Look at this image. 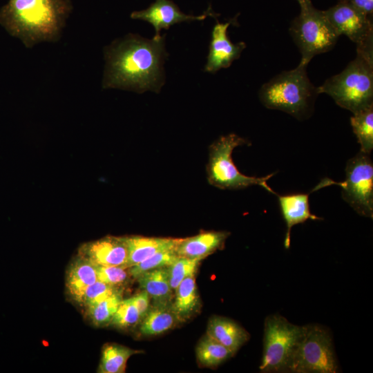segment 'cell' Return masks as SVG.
<instances>
[{"mask_svg":"<svg viewBox=\"0 0 373 373\" xmlns=\"http://www.w3.org/2000/svg\"><path fill=\"white\" fill-rule=\"evenodd\" d=\"M287 371L296 373H335L338 365L329 333L318 325H305Z\"/></svg>","mask_w":373,"mask_h":373,"instance_id":"cell-9","label":"cell"},{"mask_svg":"<svg viewBox=\"0 0 373 373\" xmlns=\"http://www.w3.org/2000/svg\"><path fill=\"white\" fill-rule=\"evenodd\" d=\"M136 279L140 289L149 295L153 305L171 304L173 289L169 283L167 267L147 271Z\"/></svg>","mask_w":373,"mask_h":373,"instance_id":"cell-19","label":"cell"},{"mask_svg":"<svg viewBox=\"0 0 373 373\" xmlns=\"http://www.w3.org/2000/svg\"><path fill=\"white\" fill-rule=\"evenodd\" d=\"M128 250L127 268L132 267L156 253L173 249L180 238L124 236Z\"/></svg>","mask_w":373,"mask_h":373,"instance_id":"cell-16","label":"cell"},{"mask_svg":"<svg viewBox=\"0 0 373 373\" xmlns=\"http://www.w3.org/2000/svg\"><path fill=\"white\" fill-rule=\"evenodd\" d=\"M230 235L227 231H204L198 235L180 238L175 248L180 257L202 260L221 249Z\"/></svg>","mask_w":373,"mask_h":373,"instance_id":"cell-14","label":"cell"},{"mask_svg":"<svg viewBox=\"0 0 373 373\" xmlns=\"http://www.w3.org/2000/svg\"><path fill=\"white\" fill-rule=\"evenodd\" d=\"M142 352L117 344L107 343L102 351V357L97 369L99 373H123L128 359L133 354Z\"/></svg>","mask_w":373,"mask_h":373,"instance_id":"cell-22","label":"cell"},{"mask_svg":"<svg viewBox=\"0 0 373 373\" xmlns=\"http://www.w3.org/2000/svg\"><path fill=\"white\" fill-rule=\"evenodd\" d=\"M165 36L151 39L128 34L104 49L103 88L160 92L164 84L163 64L168 55Z\"/></svg>","mask_w":373,"mask_h":373,"instance_id":"cell-1","label":"cell"},{"mask_svg":"<svg viewBox=\"0 0 373 373\" xmlns=\"http://www.w3.org/2000/svg\"><path fill=\"white\" fill-rule=\"evenodd\" d=\"M122 300V291L86 307V314L96 327L111 324L113 316Z\"/></svg>","mask_w":373,"mask_h":373,"instance_id":"cell-25","label":"cell"},{"mask_svg":"<svg viewBox=\"0 0 373 373\" xmlns=\"http://www.w3.org/2000/svg\"><path fill=\"white\" fill-rule=\"evenodd\" d=\"M142 320L140 312L131 298L122 299L119 303L111 324L122 329H126L138 325Z\"/></svg>","mask_w":373,"mask_h":373,"instance_id":"cell-28","label":"cell"},{"mask_svg":"<svg viewBox=\"0 0 373 373\" xmlns=\"http://www.w3.org/2000/svg\"><path fill=\"white\" fill-rule=\"evenodd\" d=\"M347 3L365 15L372 18L373 0H339Z\"/></svg>","mask_w":373,"mask_h":373,"instance_id":"cell-32","label":"cell"},{"mask_svg":"<svg viewBox=\"0 0 373 373\" xmlns=\"http://www.w3.org/2000/svg\"><path fill=\"white\" fill-rule=\"evenodd\" d=\"M332 184L342 189V198L358 214L373 218V163L369 154L359 151L345 167V180L323 179L311 192Z\"/></svg>","mask_w":373,"mask_h":373,"instance_id":"cell-7","label":"cell"},{"mask_svg":"<svg viewBox=\"0 0 373 373\" xmlns=\"http://www.w3.org/2000/svg\"><path fill=\"white\" fill-rule=\"evenodd\" d=\"M178 322L171 304L153 305L139 323L140 333L146 336H156L172 329Z\"/></svg>","mask_w":373,"mask_h":373,"instance_id":"cell-21","label":"cell"},{"mask_svg":"<svg viewBox=\"0 0 373 373\" xmlns=\"http://www.w3.org/2000/svg\"><path fill=\"white\" fill-rule=\"evenodd\" d=\"M324 12L339 36L345 35L356 46L372 42V18L340 1Z\"/></svg>","mask_w":373,"mask_h":373,"instance_id":"cell-10","label":"cell"},{"mask_svg":"<svg viewBox=\"0 0 373 373\" xmlns=\"http://www.w3.org/2000/svg\"><path fill=\"white\" fill-rule=\"evenodd\" d=\"M307 65L299 64L292 70L283 71L264 84L259 99L267 108L285 112L298 119L308 117L318 95L307 74Z\"/></svg>","mask_w":373,"mask_h":373,"instance_id":"cell-4","label":"cell"},{"mask_svg":"<svg viewBox=\"0 0 373 373\" xmlns=\"http://www.w3.org/2000/svg\"><path fill=\"white\" fill-rule=\"evenodd\" d=\"M71 9L69 0H9L0 9V24L32 48L58 40Z\"/></svg>","mask_w":373,"mask_h":373,"instance_id":"cell-2","label":"cell"},{"mask_svg":"<svg viewBox=\"0 0 373 373\" xmlns=\"http://www.w3.org/2000/svg\"><path fill=\"white\" fill-rule=\"evenodd\" d=\"M207 334L228 348L235 354L249 339V333L234 321L219 316L211 317Z\"/></svg>","mask_w":373,"mask_h":373,"instance_id":"cell-17","label":"cell"},{"mask_svg":"<svg viewBox=\"0 0 373 373\" xmlns=\"http://www.w3.org/2000/svg\"><path fill=\"white\" fill-rule=\"evenodd\" d=\"M350 122L361 145L360 151L370 155L373 149V106L354 114Z\"/></svg>","mask_w":373,"mask_h":373,"instance_id":"cell-24","label":"cell"},{"mask_svg":"<svg viewBox=\"0 0 373 373\" xmlns=\"http://www.w3.org/2000/svg\"><path fill=\"white\" fill-rule=\"evenodd\" d=\"M178 256L175 249L156 253L144 260L128 268L130 276L137 278L142 274L157 268L169 267Z\"/></svg>","mask_w":373,"mask_h":373,"instance_id":"cell-26","label":"cell"},{"mask_svg":"<svg viewBox=\"0 0 373 373\" xmlns=\"http://www.w3.org/2000/svg\"><path fill=\"white\" fill-rule=\"evenodd\" d=\"M298 3L300 12L292 21L289 32L301 54L300 64L308 65L314 56L331 50L339 35L324 11L315 8L311 0Z\"/></svg>","mask_w":373,"mask_h":373,"instance_id":"cell-5","label":"cell"},{"mask_svg":"<svg viewBox=\"0 0 373 373\" xmlns=\"http://www.w3.org/2000/svg\"><path fill=\"white\" fill-rule=\"evenodd\" d=\"M97 280L95 265L80 256H77L67 269L66 287L68 294L76 302L86 289Z\"/></svg>","mask_w":373,"mask_h":373,"instance_id":"cell-18","label":"cell"},{"mask_svg":"<svg viewBox=\"0 0 373 373\" xmlns=\"http://www.w3.org/2000/svg\"><path fill=\"white\" fill-rule=\"evenodd\" d=\"M201 260L178 256L173 264L167 267L169 283L173 291H175L184 278L195 276Z\"/></svg>","mask_w":373,"mask_h":373,"instance_id":"cell-27","label":"cell"},{"mask_svg":"<svg viewBox=\"0 0 373 373\" xmlns=\"http://www.w3.org/2000/svg\"><path fill=\"white\" fill-rule=\"evenodd\" d=\"M282 216L285 221L287 230L284 246H290L291 229L296 224L303 223L307 220H322L321 218L310 212L309 193H292L283 195H276Z\"/></svg>","mask_w":373,"mask_h":373,"instance_id":"cell-15","label":"cell"},{"mask_svg":"<svg viewBox=\"0 0 373 373\" xmlns=\"http://www.w3.org/2000/svg\"><path fill=\"white\" fill-rule=\"evenodd\" d=\"M131 298L137 308L142 319L151 306L150 305L151 298L149 295L146 291L142 290V291L136 294Z\"/></svg>","mask_w":373,"mask_h":373,"instance_id":"cell-31","label":"cell"},{"mask_svg":"<svg viewBox=\"0 0 373 373\" xmlns=\"http://www.w3.org/2000/svg\"><path fill=\"white\" fill-rule=\"evenodd\" d=\"M95 268L98 280L115 287H121L131 276L124 267L95 265Z\"/></svg>","mask_w":373,"mask_h":373,"instance_id":"cell-30","label":"cell"},{"mask_svg":"<svg viewBox=\"0 0 373 373\" xmlns=\"http://www.w3.org/2000/svg\"><path fill=\"white\" fill-rule=\"evenodd\" d=\"M248 142L234 133L221 136L209 149L207 166L208 182L221 189H242L252 185H259L269 193L277 195L267 184V181L276 173L265 177L247 176L241 173L232 160V153L237 146L247 144Z\"/></svg>","mask_w":373,"mask_h":373,"instance_id":"cell-6","label":"cell"},{"mask_svg":"<svg viewBox=\"0 0 373 373\" xmlns=\"http://www.w3.org/2000/svg\"><path fill=\"white\" fill-rule=\"evenodd\" d=\"M237 17L226 23H219L214 26L209 46L207 62L204 71L214 73L221 68H226L238 59L246 48L243 41L233 44L227 35V29L231 24L236 25Z\"/></svg>","mask_w":373,"mask_h":373,"instance_id":"cell-12","label":"cell"},{"mask_svg":"<svg viewBox=\"0 0 373 373\" xmlns=\"http://www.w3.org/2000/svg\"><path fill=\"white\" fill-rule=\"evenodd\" d=\"M78 256L95 265L127 268L128 250L124 237L109 236L87 242L79 248Z\"/></svg>","mask_w":373,"mask_h":373,"instance_id":"cell-13","label":"cell"},{"mask_svg":"<svg viewBox=\"0 0 373 373\" xmlns=\"http://www.w3.org/2000/svg\"><path fill=\"white\" fill-rule=\"evenodd\" d=\"M372 49V44L356 46V58L317 87L318 94L329 95L337 105L353 114L373 106Z\"/></svg>","mask_w":373,"mask_h":373,"instance_id":"cell-3","label":"cell"},{"mask_svg":"<svg viewBox=\"0 0 373 373\" xmlns=\"http://www.w3.org/2000/svg\"><path fill=\"white\" fill-rule=\"evenodd\" d=\"M297 1H301V0H297Z\"/></svg>","mask_w":373,"mask_h":373,"instance_id":"cell-33","label":"cell"},{"mask_svg":"<svg viewBox=\"0 0 373 373\" xmlns=\"http://www.w3.org/2000/svg\"><path fill=\"white\" fill-rule=\"evenodd\" d=\"M233 355L228 348L207 334L196 347L197 359L205 367H216Z\"/></svg>","mask_w":373,"mask_h":373,"instance_id":"cell-23","label":"cell"},{"mask_svg":"<svg viewBox=\"0 0 373 373\" xmlns=\"http://www.w3.org/2000/svg\"><path fill=\"white\" fill-rule=\"evenodd\" d=\"M121 291L122 290L119 287L97 280L86 289L77 303L86 307Z\"/></svg>","mask_w":373,"mask_h":373,"instance_id":"cell-29","label":"cell"},{"mask_svg":"<svg viewBox=\"0 0 373 373\" xmlns=\"http://www.w3.org/2000/svg\"><path fill=\"white\" fill-rule=\"evenodd\" d=\"M219 15L213 12L211 7L200 16L186 15L171 0H155L146 9L133 12L131 14V18L150 23L155 30V36H159L162 29L168 30L175 23L183 21H202L208 16L216 19Z\"/></svg>","mask_w":373,"mask_h":373,"instance_id":"cell-11","label":"cell"},{"mask_svg":"<svg viewBox=\"0 0 373 373\" xmlns=\"http://www.w3.org/2000/svg\"><path fill=\"white\" fill-rule=\"evenodd\" d=\"M280 315H270L265 321L263 353L259 369L262 372L287 371L289 363L305 331Z\"/></svg>","mask_w":373,"mask_h":373,"instance_id":"cell-8","label":"cell"},{"mask_svg":"<svg viewBox=\"0 0 373 373\" xmlns=\"http://www.w3.org/2000/svg\"><path fill=\"white\" fill-rule=\"evenodd\" d=\"M175 292L172 309L178 321H185L196 314L200 306L195 276L184 278Z\"/></svg>","mask_w":373,"mask_h":373,"instance_id":"cell-20","label":"cell"}]
</instances>
